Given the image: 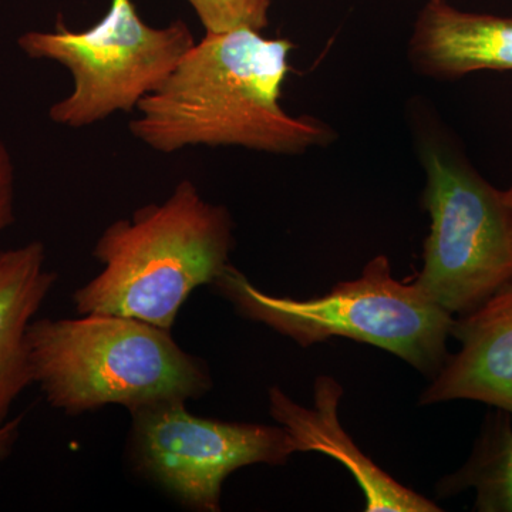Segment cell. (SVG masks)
I'll use <instances>...</instances> for the list:
<instances>
[{
    "mask_svg": "<svg viewBox=\"0 0 512 512\" xmlns=\"http://www.w3.org/2000/svg\"><path fill=\"white\" fill-rule=\"evenodd\" d=\"M504 200L507 202L508 208H510L512 214V185L508 190L503 191Z\"/></svg>",
    "mask_w": 512,
    "mask_h": 512,
    "instance_id": "2e32d148",
    "label": "cell"
},
{
    "mask_svg": "<svg viewBox=\"0 0 512 512\" xmlns=\"http://www.w3.org/2000/svg\"><path fill=\"white\" fill-rule=\"evenodd\" d=\"M184 402L131 412L127 456L138 476L192 511L221 510L222 484L239 468L282 466L296 451L284 427L198 417Z\"/></svg>",
    "mask_w": 512,
    "mask_h": 512,
    "instance_id": "52a82bcc",
    "label": "cell"
},
{
    "mask_svg": "<svg viewBox=\"0 0 512 512\" xmlns=\"http://www.w3.org/2000/svg\"><path fill=\"white\" fill-rule=\"evenodd\" d=\"M56 281L55 272L46 269L42 242L0 251V424L33 383L26 336Z\"/></svg>",
    "mask_w": 512,
    "mask_h": 512,
    "instance_id": "8fae6325",
    "label": "cell"
},
{
    "mask_svg": "<svg viewBox=\"0 0 512 512\" xmlns=\"http://www.w3.org/2000/svg\"><path fill=\"white\" fill-rule=\"evenodd\" d=\"M26 340L33 383L67 416L187 403L214 384L205 360L185 352L171 330L126 316L32 320Z\"/></svg>",
    "mask_w": 512,
    "mask_h": 512,
    "instance_id": "3957f363",
    "label": "cell"
},
{
    "mask_svg": "<svg viewBox=\"0 0 512 512\" xmlns=\"http://www.w3.org/2000/svg\"><path fill=\"white\" fill-rule=\"evenodd\" d=\"M292 50L256 30L205 35L138 104L131 134L161 154L205 146L295 156L328 146L332 128L282 107Z\"/></svg>",
    "mask_w": 512,
    "mask_h": 512,
    "instance_id": "6da1fadb",
    "label": "cell"
},
{
    "mask_svg": "<svg viewBox=\"0 0 512 512\" xmlns=\"http://www.w3.org/2000/svg\"><path fill=\"white\" fill-rule=\"evenodd\" d=\"M195 43L184 20L154 28L131 0H111L92 28L76 32L59 22L52 32L32 30L18 39L30 59L62 64L72 74V92L50 107L49 119L74 130L136 110Z\"/></svg>",
    "mask_w": 512,
    "mask_h": 512,
    "instance_id": "8992f818",
    "label": "cell"
},
{
    "mask_svg": "<svg viewBox=\"0 0 512 512\" xmlns=\"http://www.w3.org/2000/svg\"><path fill=\"white\" fill-rule=\"evenodd\" d=\"M451 336L461 349L421 393V406L474 400L512 417V284L454 318Z\"/></svg>",
    "mask_w": 512,
    "mask_h": 512,
    "instance_id": "ba28073f",
    "label": "cell"
},
{
    "mask_svg": "<svg viewBox=\"0 0 512 512\" xmlns=\"http://www.w3.org/2000/svg\"><path fill=\"white\" fill-rule=\"evenodd\" d=\"M268 396L269 413L288 431L296 451H318L343 464L362 488L367 512L441 511L433 501L397 483L356 446L340 424L343 387L333 377L316 379L311 409L293 402L279 387H272Z\"/></svg>",
    "mask_w": 512,
    "mask_h": 512,
    "instance_id": "9c48e42d",
    "label": "cell"
},
{
    "mask_svg": "<svg viewBox=\"0 0 512 512\" xmlns=\"http://www.w3.org/2000/svg\"><path fill=\"white\" fill-rule=\"evenodd\" d=\"M512 417L501 412L488 417L466 464L437 485L440 497L476 491L474 510L512 512Z\"/></svg>",
    "mask_w": 512,
    "mask_h": 512,
    "instance_id": "7c38bea8",
    "label": "cell"
},
{
    "mask_svg": "<svg viewBox=\"0 0 512 512\" xmlns=\"http://www.w3.org/2000/svg\"><path fill=\"white\" fill-rule=\"evenodd\" d=\"M244 318L262 323L302 348L348 338L393 353L434 377L446 362L454 316L419 286L397 281L384 255L367 262L359 278L339 282L319 298L269 295L229 265L212 284Z\"/></svg>",
    "mask_w": 512,
    "mask_h": 512,
    "instance_id": "277c9868",
    "label": "cell"
},
{
    "mask_svg": "<svg viewBox=\"0 0 512 512\" xmlns=\"http://www.w3.org/2000/svg\"><path fill=\"white\" fill-rule=\"evenodd\" d=\"M15 221V164L8 146L0 140V232Z\"/></svg>",
    "mask_w": 512,
    "mask_h": 512,
    "instance_id": "5bb4252c",
    "label": "cell"
},
{
    "mask_svg": "<svg viewBox=\"0 0 512 512\" xmlns=\"http://www.w3.org/2000/svg\"><path fill=\"white\" fill-rule=\"evenodd\" d=\"M407 52L413 69L430 79H460L481 70L512 72V18L463 12L446 0L427 2Z\"/></svg>",
    "mask_w": 512,
    "mask_h": 512,
    "instance_id": "30bf717a",
    "label": "cell"
},
{
    "mask_svg": "<svg viewBox=\"0 0 512 512\" xmlns=\"http://www.w3.org/2000/svg\"><path fill=\"white\" fill-rule=\"evenodd\" d=\"M20 423H22V417L0 424V461L5 460L12 453L19 439Z\"/></svg>",
    "mask_w": 512,
    "mask_h": 512,
    "instance_id": "9a60e30c",
    "label": "cell"
},
{
    "mask_svg": "<svg viewBox=\"0 0 512 512\" xmlns=\"http://www.w3.org/2000/svg\"><path fill=\"white\" fill-rule=\"evenodd\" d=\"M417 148L431 224L414 284L450 315H466L512 284V214L503 191L436 130L419 128Z\"/></svg>",
    "mask_w": 512,
    "mask_h": 512,
    "instance_id": "5b68a950",
    "label": "cell"
},
{
    "mask_svg": "<svg viewBox=\"0 0 512 512\" xmlns=\"http://www.w3.org/2000/svg\"><path fill=\"white\" fill-rule=\"evenodd\" d=\"M234 221L183 180L161 204H148L104 229L93 256L99 275L73 293L79 315L126 316L161 329L195 289L212 285L228 268Z\"/></svg>",
    "mask_w": 512,
    "mask_h": 512,
    "instance_id": "7a4b0ae2",
    "label": "cell"
},
{
    "mask_svg": "<svg viewBox=\"0 0 512 512\" xmlns=\"http://www.w3.org/2000/svg\"><path fill=\"white\" fill-rule=\"evenodd\" d=\"M197 13L205 35H220L234 30L268 28L272 0H187Z\"/></svg>",
    "mask_w": 512,
    "mask_h": 512,
    "instance_id": "4fadbf2b",
    "label": "cell"
},
{
    "mask_svg": "<svg viewBox=\"0 0 512 512\" xmlns=\"http://www.w3.org/2000/svg\"><path fill=\"white\" fill-rule=\"evenodd\" d=\"M427 2H441V0H427Z\"/></svg>",
    "mask_w": 512,
    "mask_h": 512,
    "instance_id": "e0dca14e",
    "label": "cell"
}]
</instances>
